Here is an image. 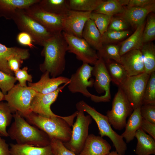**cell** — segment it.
Listing matches in <instances>:
<instances>
[{
    "instance_id": "cell-1",
    "label": "cell",
    "mask_w": 155,
    "mask_h": 155,
    "mask_svg": "<svg viewBox=\"0 0 155 155\" xmlns=\"http://www.w3.org/2000/svg\"><path fill=\"white\" fill-rule=\"evenodd\" d=\"M41 55L44 57L40 69L43 73L47 71L52 78L62 74L65 67V55L67 44L62 33L54 34L44 43Z\"/></svg>"
},
{
    "instance_id": "cell-36",
    "label": "cell",
    "mask_w": 155,
    "mask_h": 155,
    "mask_svg": "<svg viewBox=\"0 0 155 155\" xmlns=\"http://www.w3.org/2000/svg\"><path fill=\"white\" fill-rule=\"evenodd\" d=\"M155 38V16L153 14L149 15L143 33L144 44L150 42Z\"/></svg>"
},
{
    "instance_id": "cell-14",
    "label": "cell",
    "mask_w": 155,
    "mask_h": 155,
    "mask_svg": "<svg viewBox=\"0 0 155 155\" xmlns=\"http://www.w3.org/2000/svg\"><path fill=\"white\" fill-rule=\"evenodd\" d=\"M92 12L70 9L62 19L63 31L82 38L84 27L87 22L90 19Z\"/></svg>"
},
{
    "instance_id": "cell-23",
    "label": "cell",
    "mask_w": 155,
    "mask_h": 155,
    "mask_svg": "<svg viewBox=\"0 0 155 155\" xmlns=\"http://www.w3.org/2000/svg\"><path fill=\"white\" fill-rule=\"evenodd\" d=\"M135 137L137 143L135 150L136 155L155 154V140L140 128L136 131Z\"/></svg>"
},
{
    "instance_id": "cell-11",
    "label": "cell",
    "mask_w": 155,
    "mask_h": 155,
    "mask_svg": "<svg viewBox=\"0 0 155 155\" xmlns=\"http://www.w3.org/2000/svg\"><path fill=\"white\" fill-rule=\"evenodd\" d=\"M67 44L68 52L75 54L83 63L94 65L99 59L95 50L83 38L62 32Z\"/></svg>"
},
{
    "instance_id": "cell-45",
    "label": "cell",
    "mask_w": 155,
    "mask_h": 155,
    "mask_svg": "<svg viewBox=\"0 0 155 155\" xmlns=\"http://www.w3.org/2000/svg\"><path fill=\"white\" fill-rule=\"evenodd\" d=\"M23 60L16 57H11L8 60V65L10 69L14 73L18 71L21 67Z\"/></svg>"
},
{
    "instance_id": "cell-48",
    "label": "cell",
    "mask_w": 155,
    "mask_h": 155,
    "mask_svg": "<svg viewBox=\"0 0 155 155\" xmlns=\"http://www.w3.org/2000/svg\"><path fill=\"white\" fill-rule=\"evenodd\" d=\"M105 155H123L119 154L116 151H112L110 152L109 153Z\"/></svg>"
},
{
    "instance_id": "cell-30",
    "label": "cell",
    "mask_w": 155,
    "mask_h": 155,
    "mask_svg": "<svg viewBox=\"0 0 155 155\" xmlns=\"http://www.w3.org/2000/svg\"><path fill=\"white\" fill-rule=\"evenodd\" d=\"M124 10L121 0H103L97 8L92 12L113 16L117 14H122Z\"/></svg>"
},
{
    "instance_id": "cell-25",
    "label": "cell",
    "mask_w": 155,
    "mask_h": 155,
    "mask_svg": "<svg viewBox=\"0 0 155 155\" xmlns=\"http://www.w3.org/2000/svg\"><path fill=\"white\" fill-rule=\"evenodd\" d=\"M11 155H53L50 145L39 147L32 145L11 144Z\"/></svg>"
},
{
    "instance_id": "cell-9",
    "label": "cell",
    "mask_w": 155,
    "mask_h": 155,
    "mask_svg": "<svg viewBox=\"0 0 155 155\" xmlns=\"http://www.w3.org/2000/svg\"><path fill=\"white\" fill-rule=\"evenodd\" d=\"M150 75L144 72L128 76L119 87L126 94L133 110L142 104L144 91Z\"/></svg>"
},
{
    "instance_id": "cell-4",
    "label": "cell",
    "mask_w": 155,
    "mask_h": 155,
    "mask_svg": "<svg viewBox=\"0 0 155 155\" xmlns=\"http://www.w3.org/2000/svg\"><path fill=\"white\" fill-rule=\"evenodd\" d=\"M76 106L78 111L87 113L94 119L98 127L100 136L109 137L116 151L119 154L125 155L127 148L126 143L121 135L113 130L107 116L100 113L83 100L77 103Z\"/></svg>"
},
{
    "instance_id": "cell-34",
    "label": "cell",
    "mask_w": 155,
    "mask_h": 155,
    "mask_svg": "<svg viewBox=\"0 0 155 155\" xmlns=\"http://www.w3.org/2000/svg\"><path fill=\"white\" fill-rule=\"evenodd\" d=\"M144 104L155 105V72L150 74L145 89L142 102Z\"/></svg>"
},
{
    "instance_id": "cell-38",
    "label": "cell",
    "mask_w": 155,
    "mask_h": 155,
    "mask_svg": "<svg viewBox=\"0 0 155 155\" xmlns=\"http://www.w3.org/2000/svg\"><path fill=\"white\" fill-rule=\"evenodd\" d=\"M16 81L15 77L0 70V88L4 95L15 85Z\"/></svg>"
},
{
    "instance_id": "cell-20",
    "label": "cell",
    "mask_w": 155,
    "mask_h": 155,
    "mask_svg": "<svg viewBox=\"0 0 155 155\" xmlns=\"http://www.w3.org/2000/svg\"><path fill=\"white\" fill-rule=\"evenodd\" d=\"M155 11V3H153L143 7H127L121 14L128 24L136 28L145 22L148 15Z\"/></svg>"
},
{
    "instance_id": "cell-31",
    "label": "cell",
    "mask_w": 155,
    "mask_h": 155,
    "mask_svg": "<svg viewBox=\"0 0 155 155\" xmlns=\"http://www.w3.org/2000/svg\"><path fill=\"white\" fill-rule=\"evenodd\" d=\"M13 113L7 102H0V135L7 137L8 134L6 129L10 124Z\"/></svg>"
},
{
    "instance_id": "cell-29",
    "label": "cell",
    "mask_w": 155,
    "mask_h": 155,
    "mask_svg": "<svg viewBox=\"0 0 155 155\" xmlns=\"http://www.w3.org/2000/svg\"><path fill=\"white\" fill-rule=\"evenodd\" d=\"M143 59L145 72L150 75L155 72V46L152 42L143 44L140 50Z\"/></svg>"
},
{
    "instance_id": "cell-3",
    "label": "cell",
    "mask_w": 155,
    "mask_h": 155,
    "mask_svg": "<svg viewBox=\"0 0 155 155\" xmlns=\"http://www.w3.org/2000/svg\"><path fill=\"white\" fill-rule=\"evenodd\" d=\"M13 122L9 128L8 136L17 144L43 147L50 145V138L44 132L32 125L18 112L13 114Z\"/></svg>"
},
{
    "instance_id": "cell-42",
    "label": "cell",
    "mask_w": 155,
    "mask_h": 155,
    "mask_svg": "<svg viewBox=\"0 0 155 155\" xmlns=\"http://www.w3.org/2000/svg\"><path fill=\"white\" fill-rule=\"evenodd\" d=\"M128 24L122 18L113 17L107 30L118 31L126 30L128 27Z\"/></svg>"
},
{
    "instance_id": "cell-44",
    "label": "cell",
    "mask_w": 155,
    "mask_h": 155,
    "mask_svg": "<svg viewBox=\"0 0 155 155\" xmlns=\"http://www.w3.org/2000/svg\"><path fill=\"white\" fill-rule=\"evenodd\" d=\"M140 128L155 140V124L142 118Z\"/></svg>"
},
{
    "instance_id": "cell-27",
    "label": "cell",
    "mask_w": 155,
    "mask_h": 155,
    "mask_svg": "<svg viewBox=\"0 0 155 155\" xmlns=\"http://www.w3.org/2000/svg\"><path fill=\"white\" fill-rule=\"evenodd\" d=\"M38 4L44 11L57 15L64 16L70 9L66 0H40Z\"/></svg>"
},
{
    "instance_id": "cell-21",
    "label": "cell",
    "mask_w": 155,
    "mask_h": 155,
    "mask_svg": "<svg viewBox=\"0 0 155 155\" xmlns=\"http://www.w3.org/2000/svg\"><path fill=\"white\" fill-rule=\"evenodd\" d=\"M40 0H0V17L12 20L16 11L25 9Z\"/></svg>"
},
{
    "instance_id": "cell-18",
    "label": "cell",
    "mask_w": 155,
    "mask_h": 155,
    "mask_svg": "<svg viewBox=\"0 0 155 155\" xmlns=\"http://www.w3.org/2000/svg\"><path fill=\"white\" fill-rule=\"evenodd\" d=\"M110 144L100 136L89 135L79 155H105L110 151Z\"/></svg>"
},
{
    "instance_id": "cell-28",
    "label": "cell",
    "mask_w": 155,
    "mask_h": 155,
    "mask_svg": "<svg viewBox=\"0 0 155 155\" xmlns=\"http://www.w3.org/2000/svg\"><path fill=\"white\" fill-rule=\"evenodd\" d=\"M105 62L111 81L119 87L129 76L126 71L121 64L114 61Z\"/></svg>"
},
{
    "instance_id": "cell-33",
    "label": "cell",
    "mask_w": 155,
    "mask_h": 155,
    "mask_svg": "<svg viewBox=\"0 0 155 155\" xmlns=\"http://www.w3.org/2000/svg\"><path fill=\"white\" fill-rule=\"evenodd\" d=\"M120 46L115 44H104L101 49L98 51L97 54L99 58H101L104 62L113 60L120 64Z\"/></svg>"
},
{
    "instance_id": "cell-26",
    "label": "cell",
    "mask_w": 155,
    "mask_h": 155,
    "mask_svg": "<svg viewBox=\"0 0 155 155\" xmlns=\"http://www.w3.org/2000/svg\"><path fill=\"white\" fill-rule=\"evenodd\" d=\"M142 119L140 107L134 109L130 116L125 126V130L121 135L127 143L133 140L137 131L141 128Z\"/></svg>"
},
{
    "instance_id": "cell-41",
    "label": "cell",
    "mask_w": 155,
    "mask_h": 155,
    "mask_svg": "<svg viewBox=\"0 0 155 155\" xmlns=\"http://www.w3.org/2000/svg\"><path fill=\"white\" fill-rule=\"evenodd\" d=\"M28 69L27 67H25L14 73L16 80L19 82V84L21 86H27L26 85L27 81L29 82H32V76L28 73Z\"/></svg>"
},
{
    "instance_id": "cell-2",
    "label": "cell",
    "mask_w": 155,
    "mask_h": 155,
    "mask_svg": "<svg viewBox=\"0 0 155 155\" xmlns=\"http://www.w3.org/2000/svg\"><path fill=\"white\" fill-rule=\"evenodd\" d=\"M78 112L77 111L68 116L49 117L32 112L25 118L30 124L44 132L50 138L57 139L64 143L70 139L71 127Z\"/></svg>"
},
{
    "instance_id": "cell-16",
    "label": "cell",
    "mask_w": 155,
    "mask_h": 155,
    "mask_svg": "<svg viewBox=\"0 0 155 155\" xmlns=\"http://www.w3.org/2000/svg\"><path fill=\"white\" fill-rule=\"evenodd\" d=\"M50 76L49 73L45 71L38 82L35 83L28 82V86L37 92L46 94L56 91L61 84L69 82V78L65 77L59 76L51 78Z\"/></svg>"
},
{
    "instance_id": "cell-5",
    "label": "cell",
    "mask_w": 155,
    "mask_h": 155,
    "mask_svg": "<svg viewBox=\"0 0 155 155\" xmlns=\"http://www.w3.org/2000/svg\"><path fill=\"white\" fill-rule=\"evenodd\" d=\"M12 20L20 30L29 34L34 42L38 45L43 46L45 42L55 34L29 15L24 9L17 10Z\"/></svg>"
},
{
    "instance_id": "cell-6",
    "label": "cell",
    "mask_w": 155,
    "mask_h": 155,
    "mask_svg": "<svg viewBox=\"0 0 155 155\" xmlns=\"http://www.w3.org/2000/svg\"><path fill=\"white\" fill-rule=\"evenodd\" d=\"M36 92L29 86H22L18 83L5 95L4 100L13 113L17 112L25 118L32 112L30 104Z\"/></svg>"
},
{
    "instance_id": "cell-43",
    "label": "cell",
    "mask_w": 155,
    "mask_h": 155,
    "mask_svg": "<svg viewBox=\"0 0 155 155\" xmlns=\"http://www.w3.org/2000/svg\"><path fill=\"white\" fill-rule=\"evenodd\" d=\"M17 40L18 43L22 45L28 46L32 49L35 47L32 43L34 41L32 38L26 32H20L17 36Z\"/></svg>"
},
{
    "instance_id": "cell-24",
    "label": "cell",
    "mask_w": 155,
    "mask_h": 155,
    "mask_svg": "<svg viewBox=\"0 0 155 155\" xmlns=\"http://www.w3.org/2000/svg\"><path fill=\"white\" fill-rule=\"evenodd\" d=\"M82 38L98 51L102 47V35L94 22L90 19L85 25L82 32Z\"/></svg>"
},
{
    "instance_id": "cell-17",
    "label": "cell",
    "mask_w": 155,
    "mask_h": 155,
    "mask_svg": "<svg viewBox=\"0 0 155 155\" xmlns=\"http://www.w3.org/2000/svg\"><path fill=\"white\" fill-rule=\"evenodd\" d=\"M120 64L129 76L145 72L143 59L140 50H132L121 56Z\"/></svg>"
},
{
    "instance_id": "cell-8",
    "label": "cell",
    "mask_w": 155,
    "mask_h": 155,
    "mask_svg": "<svg viewBox=\"0 0 155 155\" xmlns=\"http://www.w3.org/2000/svg\"><path fill=\"white\" fill-rule=\"evenodd\" d=\"M78 111L76 121L72 126L70 139L68 142L63 144L67 149L79 155L89 135V127L92 119L90 115H85L84 111Z\"/></svg>"
},
{
    "instance_id": "cell-22",
    "label": "cell",
    "mask_w": 155,
    "mask_h": 155,
    "mask_svg": "<svg viewBox=\"0 0 155 155\" xmlns=\"http://www.w3.org/2000/svg\"><path fill=\"white\" fill-rule=\"evenodd\" d=\"M145 25L144 22L138 26L133 33L122 42L120 46L119 54L121 56L131 51L141 49L144 44L143 33Z\"/></svg>"
},
{
    "instance_id": "cell-37",
    "label": "cell",
    "mask_w": 155,
    "mask_h": 155,
    "mask_svg": "<svg viewBox=\"0 0 155 155\" xmlns=\"http://www.w3.org/2000/svg\"><path fill=\"white\" fill-rule=\"evenodd\" d=\"M129 31L125 30L122 31H115L107 30L102 35L103 45L119 41L128 36Z\"/></svg>"
},
{
    "instance_id": "cell-35",
    "label": "cell",
    "mask_w": 155,
    "mask_h": 155,
    "mask_svg": "<svg viewBox=\"0 0 155 155\" xmlns=\"http://www.w3.org/2000/svg\"><path fill=\"white\" fill-rule=\"evenodd\" d=\"M113 16L92 12L90 15V19L94 22L102 35L107 31Z\"/></svg>"
},
{
    "instance_id": "cell-13",
    "label": "cell",
    "mask_w": 155,
    "mask_h": 155,
    "mask_svg": "<svg viewBox=\"0 0 155 155\" xmlns=\"http://www.w3.org/2000/svg\"><path fill=\"white\" fill-rule=\"evenodd\" d=\"M24 10L29 15L53 34H57L63 31L62 20L64 16L57 15L44 11L40 7L38 3Z\"/></svg>"
},
{
    "instance_id": "cell-10",
    "label": "cell",
    "mask_w": 155,
    "mask_h": 155,
    "mask_svg": "<svg viewBox=\"0 0 155 155\" xmlns=\"http://www.w3.org/2000/svg\"><path fill=\"white\" fill-rule=\"evenodd\" d=\"M92 75L95 77L93 86L98 94L104 92L100 96L94 95L90 98L95 102H109L111 98L110 84L111 81L107 70L105 62L100 57L97 61L93 67Z\"/></svg>"
},
{
    "instance_id": "cell-12",
    "label": "cell",
    "mask_w": 155,
    "mask_h": 155,
    "mask_svg": "<svg viewBox=\"0 0 155 155\" xmlns=\"http://www.w3.org/2000/svg\"><path fill=\"white\" fill-rule=\"evenodd\" d=\"M93 69V67L89 64L83 63L69 78L68 88L70 92L73 93H79L86 97H91L93 94L87 88L93 86L94 80L91 78Z\"/></svg>"
},
{
    "instance_id": "cell-32",
    "label": "cell",
    "mask_w": 155,
    "mask_h": 155,
    "mask_svg": "<svg viewBox=\"0 0 155 155\" xmlns=\"http://www.w3.org/2000/svg\"><path fill=\"white\" fill-rule=\"evenodd\" d=\"M102 0H69L70 9L82 11L93 12L100 5Z\"/></svg>"
},
{
    "instance_id": "cell-40",
    "label": "cell",
    "mask_w": 155,
    "mask_h": 155,
    "mask_svg": "<svg viewBox=\"0 0 155 155\" xmlns=\"http://www.w3.org/2000/svg\"><path fill=\"white\" fill-rule=\"evenodd\" d=\"M140 113L142 118L155 124V105L142 104L140 107Z\"/></svg>"
},
{
    "instance_id": "cell-19",
    "label": "cell",
    "mask_w": 155,
    "mask_h": 155,
    "mask_svg": "<svg viewBox=\"0 0 155 155\" xmlns=\"http://www.w3.org/2000/svg\"><path fill=\"white\" fill-rule=\"evenodd\" d=\"M30 56L28 49L17 47H7L0 43V70L13 76L14 73L8 66V59L13 57L19 58L23 60L28 59Z\"/></svg>"
},
{
    "instance_id": "cell-46",
    "label": "cell",
    "mask_w": 155,
    "mask_h": 155,
    "mask_svg": "<svg viewBox=\"0 0 155 155\" xmlns=\"http://www.w3.org/2000/svg\"><path fill=\"white\" fill-rule=\"evenodd\" d=\"M153 3L155 0H129L128 7H143Z\"/></svg>"
},
{
    "instance_id": "cell-49",
    "label": "cell",
    "mask_w": 155,
    "mask_h": 155,
    "mask_svg": "<svg viewBox=\"0 0 155 155\" xmlns=\"http://www.w3.org/2000/svg\"><path fill=\"white\" fill-rule=\"evenodd\" d=\"M5 95L0 90V102L4 100Z\"/></svg>"
},
{
    "instance_id": "cell-7",
    "label": "cell",
    "mask_w": 155,
    "mask_h": 155,
    "mask_svg": "<svg viewBox=\"0 0 155 155\" xmlns=\"http://www.w3.org/2000/svg\"><path fill=\"white\" fill-rule=\"evenodd\" d=\"M133 111V108L122 89L118 87L112 103V108L106 112L109 122L115 129L120 130L125 127L126 119Z\"/></svg>"
},
{
    "instance_id": "cell-15",
    "label": "cell",
    "mask_w": 155,
    "mask_h": 155,
    "mask_svg": "<svg viewBox=\"0 0 155 155\" xmlns=\"http://www.w3.org/2000/svg\"><path fill=\"white\" fill-rule=\"evenodd\" d=\"M69 82L59 87L52 92L43 94L36 92L30 104L31 111L38 115L49 117H58L53 113L51 108V104L57 100L60 92Z\"/></svg>"
},
{
    "instance_id": "cell-39",
    "label": "cell",
    "mask_w": 155,
    "mask_h": 155,
    "mask_svg": "<svg viewBox=\"0 0 155 155\" xmlns=\"http://www.w3.org/2000/svg\"><path fill=\"white\" fill-rule=\"evenodd\" d=\"M50 138L53 155H77L67 149L61 141L54 138Z\"/></svg>"
},
{
    "instance_id": "cell-47",
    "label": "cell",
    "mask_w": 155,
    "mask_h": 155,
    "mask_svg": "<svg viewBox=\"0 0 155 155\" xmlns=\"http://www.w3.org/2000/svg\"><path fill=\"white\" fill-rule=\"evenodd\" d=\"M0 155H11L9 145L0 135Z\"/></svg>"
}]
</instances>
